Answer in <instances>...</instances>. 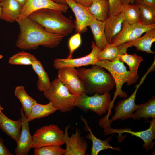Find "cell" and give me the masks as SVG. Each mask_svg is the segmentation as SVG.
I'll return each mask as SVG.
<instances>
[{
	"label": "cell",
	"mask_w": 155,
	"mask_h": 155,
	"mask_svg": "<svg viewBox=\"0 0 155 155\" xmlns=\"http://www.w3.org/2000/svg\"><path fill=\"white\" fill-rule=\"evenodd\" d=\"M80 119L83 122L85 125L84 130L88 132L86 136V138L91 140L92 142L91 149V155H98L101 151L110 149L118 151H121V150L119 147H114L111 146L109 144V142L112 138V136H110L105 140H102L95 137L93 135L90 128L89 127L87 120L82 116Z\"/></svg>",
	"instance_id": "17"
},
{
	"label": "cell",
	"mask_w": 155,
	"mask_h": 155,
	"mask_svg": "<svg viewBox=\"0 0 155 155\" xmlns=\"http://www.w3.org/2000/svg\"><path fill=\"white\" fill-rule=\"evenodd\" d=\"M1 12H2V9L1 7V6L0 5V20L1 19Z\"/></svg>",
	"instance_id": "42"
},
{
	"label": "cell",
	"mask_w": 155,
	"mask_h": 155,
	"mask_svg": "<svg viewBox=\"0 0 155 155\" xmlns=\"http://www.w3.org/2000/svg\"><path fill=\"white\" fill-rule=\"evenodd\" d=\"M66 4L72 10L75 17L74 22L75 32L80 33L87 30L95 18L90 13L88 8L78 3L73 0H65Z\"/></svg>",
	"instance_id": "13"
},
{
	"label": "cell",
	"mask_w": 155,
	"mask_h": 155,
	"mask_svg": "<svg viewBox=\"0 0 155 155\" xmlns=\"http://www.w3.org/2000/svg\"><path fill=\"white\" fill-rule=\"evenodd\" d=\"M83 6L88 7L92 4L93 0H73Z\"/></svg>",
	"instance_id": "37"
},
{
	"label": "cell",
	"mask_w": 155,
	"mask_h": 155,
	"mask_svg": "<svg viewBox=\"0 0 155 155\" xmlns=\"http://www.w3.org/2000/svg\"><path fill=\"white\" fill-rule=\"evenodd\" d=\"M22 126L21 118L16 121L12 120L0 111V129L16 142L19 139Z\"/></svg>",
	"instance_id": "18"
},
{
	"label": "cell",
	"mask_w": 155,
	"mask_h": 155,
	"mask_svg": "<svg viewBox=\"0 0 155 155\" xmlns=\"http://www.w3.org/2000/svg\"><path fill=\"white\" fill-rule=\"evenodd\" d=\"M105 22L95 19L89 27L95 40V45L101 50L108 43L104 32Z\"/></svg>",
	"instance_id": "24"
},
{
	"label": "cell",
	"mask_w": 155,
	"mask_h": 155,
	"mask_svg": "<svg viewBox=\"0 0 155 155\" xmlns=\"http://www.w3.org/2000/svg\"><path fill=\"white\" fill-rule=\"evenodd\" d=\"M119 58L120 61L126 63L129 66V71L136 82L139 78L137 70L140 63L143 60V57L136 53L129 54L126 53L119 55Z\"/></svg>",
	"instance_id": "29"
},
{
	"label": "cell",
	"mask_w": 155,
	"mask_h": 155,
	"mask_svg": "<svg viewBox=\"0 0 155 155\" xmlns=\"http://www.w3.org/2000/svg\"><path fill=\"white\" fill-rule=\"evenodd\" d=\"M135 0H121L122 5L134 4Z\"/></svg>",
	"instance_id": "39"
},
{
	"label": "cell",
	"mask_w": 155,
	"mask_h": 155,
	"mask_svg": "<svg viewBox=\"0 0 155 155\" xmlns=\"http://www.w3.org/2000/svg\"><path fill=\"white\" fill-rule=\"evenodd\" d=\"M4 145L3 139L0 137V155H13Z\"/></svg>",
	"instance_id": "36"
},
{
	"label": "cell",
	"mask_w": 155,
	"mask_h": 155,
	"mask_svg": "<svg viewBox=\"0 0 155 155\" xmlns=\"http://www.w3.org/2000/svg\"><path fill=\"white\" fill-rule=\"evenodd\" d=\"M59 4H67L65 0H51Z\"/></svg>",
	"instance_id": "40"
},
{
	"label": "cell",
	"mask_w": 155,
	"mask_h": 155,
	"mask_svg": "<svg viewBox=\"0 0 155 155\" xmlns=\"http://www.w3.org/2000/svg\"><path fill=\"white\" fill-rule=\"evenodd\" d=\"M63 13L58 10L44 9L32 13L28 17L47 32L64 37L72 32L74 24L72 19Z\"/></svg>",
	"instance_id": "2"
},
{
	"label": "cell",
	"mask_w": 155,
	"mask_h": 155,
	"mask_svg": "<svg viewBox=\"0 0 155 155\" xmlns=\"http://www.w3.org/2000/svg\"><path fill=\"white\" fill-rule=\"evenodd\" d=\"M111 96L109 92L102 94L95 93L88 96L86 92L76 96L75 106L85 112L91 110L99 115L105 113L113 107L111 104Z\"/></svg>",
	"instance_id": "6"
},
{
	"label": "cell",
	"mask_w": 155,
	"mask_h": 155,
	"mask_svg": "<svg viewBox=\"0 0 155 155\" xmlns=\"http://www.w3.org/2000/svg\"><path fill=\"white\" fill-rule=\"evenodd\" d=\"M139 3H143L153 6H155V0H135L134 3L137 4Z\"/></svg>",
	"instance_id": "38"
},
{
	"label": "cell",
	"mask_w": 155,
	"mask_h": 155,
	"mask_svg": "<svg viewBox=\"0 0 155 155\" xmlns=\"http://www.w3.org/2000/svg\"><path fill=\"white\" fill-rule=\"evenodd\" d=\"M155 28V24L146 26L140 22L129 24L124 21L121 30L112 39L111 44L118 46L132 41L139 37L147 31Z\"/></svg>",
	"instance_id": "9"
},
{
	"label": "cell",
	"mask_w": 155,
	"mask_h": 155,
	"mask_svg": "<svg viewBox=\"0 0 155 155\" xmlns=\"http://www.w3.org/2000/svg\"><path fill=\"white\" fill-rule=\"evenodd\" d=\"M65 149L61 146L52 145L35 149L34 155H64Z\"/></svg>",
	"instance_id": "33"
},
{
	"label": "cell",
	"mask_w": 155,
	"mask_h": 155,
	"mask_svg": "<svg viewBox=\"0 0 155 155\" xmlns=\"http://www.w3.org/2000/svg\"><path fill=\"white\" fill-rule=\"evenodd\" d=\"M22 121V130L14 152L16 155H28L33 141V137L29 131V122L27 121L23 108L20 109Z\"/></svg>",
	"instance_id": "16"
},
{
	"label": "cell",
	"mask_w": 155,
	"mask_h": 155,
	"mask_svg": "<svg viewBox=\"0 0 155 155\" xmlns=\"http://www.w3.org/2000/svg\"><path fill=\"white\" fill-rule=\"evenodd\" d=\"M138 108L133 113L132 118L134 120H140L143 118L145 121L148 122V119L150 117L155 118V97L152 96L146 102L139 104Z\"/></svg>",
	"instance_id": "25"
},
{
	"label": "cell",
	"mask_w": 155,
	"mask_h": 155,
	"mask_svg": "<svg viewBox=\"0 0 155 155\" xmlns=\"http://www.w3.org/2000/svg\"><path fill=\"white\" fill-rule=\"evenodd\" d=\"M44 93L45 97L62 112L70 111L75 107L76 96L71 94L58 78L51 82L49 89Z\"/></svg>",
	"instance_id": "5"
},
{
	"label": "cell",
	"mask_w": 155,
	"mask_h": 155,
	"mask_svg": "<svg viewBox=\"0 0 155 155\" xmlns=\"http://www.w3.org/2000/svg\"><path fill=\"white\" fill-rule=\"evenodd\" d=\"M32 65L38 77L36 85L37 89L44 92L46 91L51 85L47 73L44 70L41 62L37 59L34 62Z\"/></svg>",
	"instance_id": "26"
},
{
	"label": "cell",
	"mask_w": 155,
	"mask_h": 155,
	"mask_svg": "<svg viewBox=\"0 0 155 155\" xmlns=\"http://www.w3.org/2000/svg\"><path fill=\"white\" fill-rule=\"evenodd\" d=\"M124 21L120 13L109 15L105 21L104 32L108 43L111 44L113 38L121 31Z\"/></svg>",
	"instance_id": "21"
},
{
	"label": "cell",
	"mask_w": 155,
	"mask_h": 155,
	"mask_svg": "<svg viewBox=\"0 0 155 155\" xmlns=\"http://www.w3.org/2000/svg\"><path fill=\"white\" fill-rule=\"evenodd\" d=\"M57 110V109L54 106L51 101L46 104H39L36 102L33 106L30 115L26 120L29 122L35 119L44 117L54 113Z\"/></svg>",
	"instance_id": "27"
},
{
	"label": "cell",
	"mask_w": 155,
	"mask_h": 155,
	"mask_svg": "<svg viewBox=\"0 0 155 155\" xmlns=\"http://www.w3.org/2000/svg\"><path fill=\"white\" fill-rule=\"evenodd\" d=\"M69 125L65 129L64 139L66 147L65 155H84L88 149V144L85 139L81 136L80 131L77 129L70 137L68 132Z\"/></svg>",
	"instance_id": "14"
},
{
	"label": "cell",
	"mask_w": 155,
	"mask_h": 155,
	"mask_svg": "<svg viewBox=\"0 0 155 155\" xmlns=\"http://www.w3.org/2000/svg\"><path fill=\"white\" fill-rule=\"evenodd\" d=\"M44 9L58 10L66 13L68 6L67 4H58L51 0H27L25 4L22 7L18 19H24L32 13Z\"/></svg>",
	"instance_id": "15"
},
{
	"label": "cell",
	"mask_w": 155,
	"mask_h": 155,
	"mask_svg": "<svg viewBox=\"0 0 155 155\" xmlns=\"http://www.w3.org/2000/svg\"><path fill=\"white\" fill-rule=\"evenodd\" d=\"M58 78L69 92L75 96L86 92L84 85L80 78L75 68L64 67L58 69Z\"/></svg>",
	"instance_id": "11"
},
{
	"label": "cell",
	"mask_w": 155,
	"mask_h": 155,
	"mask_svg": "<svg viewBox=\"0 0 155 155\" xmlns=\"http://www.w3.org/2000/svg\"><path fill=\"white\" fill-rule=\"evenodd\" d=\"M88 8L95 19L104 22L109 16V8L108 0H93Z\"/></svg>",
	"instance_id": "23"
},
{
	"label": "cell",
	"mask_w": 155,
	"mask_h": 155,
	"mask_svg": "<svg viewBox=\"0 0 155 155\" xmlns=\"http://www.w3.org/2000/svg\"><path fill=\"white\" fill-rule=\"evenodd\" d=\"M3 57V56L0 54V59H1Z\"/></svg>",
	"instance_id": "44"
},
{
	"label": "cell",
	"mask_w": 155,
	"mask_h": 155,
	"mask_svg": "<svg viewBox=\"0 0 155 155\" xmlns=\"http://www.w3.org/2000/svg\"><path fill=\"white\" fill-rule=\"evenodd\" d=\"M107 69L111 74L115 81L116 89L114 92L111 104L113 106V103L118 96L121 98L127 97V93L122 90L123 85L127 82V85L129 86L136 82L132 77L129 71H128L123 62L118 59L113 61L108 60L98 61L95 65Z\"/></svg>",
	"instance_id": "4"
},
{
	"label": "cell",
	"mask_w": 155,
	"mask_h": 155,
	"mask_svg": "<svg viewBox=\"0 0 155 155\" xmlns=\"http://www.w3.org/2000/svg\"><path fill=\"white\" fill-rule=\"evenodd\" d=\"M150 72V70L148 69L141 79L139 83L135 86V90L131 96L128 98L119 101L117 103L114 108L115 113L111 119L109 120L111 123L113 121L117 119L125 120L127 119L132 118L133 112L136 111L140 106L139 104H136L135 102L137 90Z\"/></svg>",
	"instance_id": "10"
},
{
	"label": "cell",
	"mask_w": 155,
	"mask_h": 155,
	"mask_svg": "<svg viewBox=\"0 0 155 155\" xmlns=\"http://www.w3.org/2000/svg\"><path fill=\"white\" fill-rule=\"evenodd\" d=\"M150 122V127L148 129L137 132L131 131L130 128H112L110 127L111 123L109 121L103 122L100 126L104 129V134L106 136L109 134L117 133L119 136L121 135L122 133H126L140 138L144 142L142 145V148L145 149L146 152H147L149 150L154 148L155 144V142L153 141L155 139V118L152 119Z\"/></svg>",
	"instance_id": "8"
},
{
	"label": "cell",
	"mask_w": 155,
	"mask_h": 155,
	"mask_svg": "<svg viewBox=\"0 0 155 155\" xmlns=\"http://www.w3.org/2000/svg\"><path fill=\"white\" fill-rule=\"evenodd\" d=\"M19 33L16 46L23 50L35 49L40 46L52 48L58 46L64 36L49 33L29 17L17 19Z\"/></svg>",
	"instance_id": "1"
},
{
	"label": "cell",
	"mask_w": 155,
	"mask_h": 155,
	"mask_svg": "<svg viewBox=\"0 0 155 155\" xmlns=\"http://www.w3.org/2000/svg\"><path fill=\"white\" fill-rule=\"evenodd\" d=\"M91 46V51L85 56L75 59L57 58L55 59L53 63L54 67L58 70L64 67L75 68L89 65H95L98 61V56L101 50L96 46L94 41L92 42Z\"/></svg>",
	"instance_id": "12"
},
{
	"label": "cell",
	"mask_w": 155,
	"mask_h": 155,
	"mask_svg": "<svg viewBox=\"0 0 155 155\" xmlns=\"http://www.w3.org/2000/svg\"><path fill=\"white\" fill-rule=\"evenodd\" d=\"M3 110V108L1 107L0 104V111H2Z\"/></svg>",
	"instance_id": "43"
},
{
	"label": "cell",
	"mask_w": 155,
	"mask_h": 155,
	"mask_svg": "<svg viewBox=\"0 0 155 155\" xmlns=\"http://www.w3.org/2000/svg\"><path fill=\"white\" fill-rule=\"evenodd\" d=\"M137 4L140 11V23L146 26L155 24V6L141 3Z\"/></svg>",
	"instance_id": "31"
},
{
	"label": "cell",
	"mask_w": 155,
	"mask_h": 155,
	"mask_svg": "<svg viewBox=\"0 0 155 155\" xmlns=\"http://www.w3.org/2000/svg\"><path fill=\"white\" fill-rule=\"evenodd\" d=\"M1 19L7 22H13L18 19L22 7L16 0H1Z\"/></svg>",
	"instance_id": "19"
},
{
	"label": "cell",
	"mask_w": 155,
	"mask_h": 155,
	"mask_svg": "<svg viewBox=\"0 0 155 155\" xmlns=\"http://www.w3.org/2000/svg\"><path fill=\"white\" fill-rule=\"evenodd\" d=\"M37 59L33 55L27 52L22 51L11 57L8 63L13 65H32Z\"/></svg>",
	"instance_id": "32"
},
{
	"label": "cell",
	"mask_w": 155,
	"mask_h": 155,
	"mask_svg": "<svg viewBox=\"0 0 155 155\" xmlns=\"http://www.w3.org/2000/svg\"><path fill=\"white\" fill-rule=\"evenodd\" d=\"M22 7L26 3L27 0H16Z\"/></svg>",
	"instance_id": "41"
},
{
	"label": "cell",
	"mask_w": 155,
	"mask_h": 155,
	"mask_svg": "<svg viewBox=\"0 0 155 155\" xmlns=\"http://www.w3.org/2000/svg\"><path fill=\"white\" fill-rule=\"evenodd\" d=\"M120 13L124 21L129 24L140 22V11L137 4L122 5Z\"/></svg>",
	"instance_id": "28"
},
{
	"label": "cell",
	"mask_w": 155,
	"mask_h": 155,
	"mask_svg": "<svg viewBox=\"0 0 155 155\" xmlns=\"http://www.w3.org/2000/svg\"><path fill=\"white\" fill-rule=\"evenodd\" d=\"M131 47L128 42L118 46H115L108 43L99 54L97 57L98 61H113L119 59V56L126 53L127 49Z\"/></svg>",
	"instance_id": "20"
},
{
	"label": "cell",
	"mask_w": 155,
	"mask_h": 155,
	"mask_svg": "<svg viewBox=\"0 0 155 155\" xmlns=\"http://www.w3.org/2000/svg\"><path fill=\"white\" fill-rule=\"evenodd\" d=\"M109 8V16L119 13L122 5L121 0H108Z\"/></svg>",
	"instance_id": "35"
},
{
	"label": "cell",
	"mask_w": 155,
	"mask_h": 155,
	"mask_svg": "<svg viewBox=\"0 0 155 155\" xmlns=\"http://www.w3.org/2000/svg\"><path fill=\"white\" fill-rule=\"evenodd\" d=\"M79 77L83 83L87 94H102L109 92L115 85L111 74L98 66L92 65L90 68L77 69Z\"/></svg>",
	"instance_id": "3"
},
{
	"label": "cell",
	"mask_w": 155,
	"mask_h": 155,
	"mask_svg": "<svg viewBox=\"0 0 155 155\" xmlns=\"http://www.w3.org/2000/svg\"><path fill=\"white\" fill-rule=\"evenodd\" d=\"M1 0H0V2L1 1Z\"/></svg>",
	"instance_id": "45"
},
{
	"label": "cell",
	"mask_w": 155,
	"mask_h": 155,
	"mask_svg": "<svg viewBox=\"0 0 155 155\" xmlns=\"http://www.w3.org/2000/svg\"><path fill=\"white\" fill-rule=\"evenodd\" d=\"M14 92L15 95L21 103L25 115L27 118L30 115L33 106L37 101L27 94L24 87L22 86L16 87Z\"/></svg>",
	"instance_id": "30"
},
{
	"label": "cell",
	"mask_w": 155,
	"mask_h": 155,
	"mask_svg": "<svg viewBox=\"0 0 155 155\" xmlns=\"http://www.w3.org/2000/svg\"><path fill=\"white\" fill-rule=\"evenodd\" d=\"M64 133L54 124L45 126L37 129L33 137L31 148L34 149L43 147L65 144Z\"/></svg>",
	"instance_id": "7"
},
{
	"label": "cell",
	"mask_w": 155,
	"mask_h": 155,
	"mask_svg": "<svg viewBox=\"0 0 155 155\" xmlns=\"http://www.w3.org/2000/svg\"><path fill=\"white\" fill-rule=\"evenodd\" d=\"M145 33L142 36L128 42L131 47H135L137 51L152 54L155 53L151 50V47L152 43L155 41V28L150 29Z\"/></svg>",
	"instance_id": "22"
},
{
	"label": "cell",
	"mask_w": 155,
	"mask_h": 155,
	"mask_svg": "<svg viewBox=\"0 0 155 155\" xmlns=\"http://www.w3.org/2000/svg\"><path fill=\"white\" fill-rule=\"evenodd\" d=\"M81 43V37L79 33H77L69 38L68 42L69 54L67 58H72L74 51L80 46Z\"/></svg>",
	"instance_id": "34"
}]
</instances>
